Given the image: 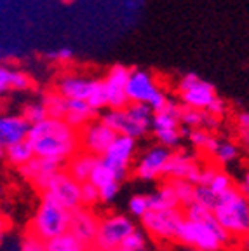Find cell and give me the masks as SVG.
I'll list each match as a JSON object with an SVG mask.
<instances>
[{"mask_svg": "<svg viewBox=\"0 0 249 251\" xmlns=\"http://www.w3.org/2000/svg\"><path fill=\"white\" fill-rule=\"evenodd\" d=\"M176 239L183 243L185 246L192 250L202 251H220L223 246L228 244L232 239L228 232L218 224L213 211L202 220H190L185 218L183 224L179 225V230Z\"/></svg>", "mask_w": 249, "mask_h": 251, "instance_id": "2", "label": "cell"}, {"mask_svg": "<svg viewBox=\"0 0 249 251\" xmlns=\"http://www.w3.org/2000/svg\"><path fill=\"white\" fill-rule=\"evenodd\" d=\"M11 86L16 91H26L31 87V78L28 77L25 72L20 70H12V78H11Z\"/></svg>", "mask_w": 249, "mask_h": 251, "instance_id": "40", "label": "cell"}, {"mask_svg": "<svg viewBox=\"0 0 249 251\" xmlns=\"http://www.w3.org/2000/svg\"><path fill=\"white\" fill-rule=\"evenodd\" d=\"M20 169V173L26 178L28 181L35 185L39 190H44L47 185V181L54 176L59 169H63V164L52 159H46V157L33 155L26 164H23Z\"/></svg>", "mask_w": 249, "mask_h": 251, "instance_id": "14", "label": "cell"}, {"mask_svg": "<svg viewBox=\"0 0 249 251\" xmlns=\"http://www.w3.org/2000/svg\"><path fill=\"white\" fill-rule=\"evenodd\" d=\"M171 153V149L164 145L152 147L150 150H147L140 157V161L136 162V169H134L136 176L147 181H152L164 176V169H166V164H168Z\"/></svg>", "mask_w": 249, "mask_h": 251, "instance_id": "13", "label": "cell"}, {"mask_svg": "<svg viewBox=\"0 0 249 251\" xmlns=\"http://www.w3.org/2000/svg\"><path fill=\"white\" fill-rule=\"evenodd\" d=\"M30 122L23 115H2L0 117V145L7 149L18 141L26 140Z\"/></svg>", "mask_w": 249, "mask_h": 251, "instance_id": "18", "label": "cell"}, {"mask_svg": "<svg viewBox=\"0 0 249 251\" xmlns=\"http://www.w3.org/2000/svg\"><path fill=\"white\" fill-rule=\"evenodd\" d=\"M21 115H23V117L30 122V126L37 124V122H40V121H44L46 117H49V115H47L46 106L42 105V101H40V103H30V105H26L23 108V114H21Z\"/></svg>", "mask_w": 249, "mask_h": 251, "instance_id": "35", "label": "cell"}, {"mask_svg": "<svg viewBox=\"0 0 249 251\" xmlns=\"http://www.w3.org/2000/svg\"><path fill=\"white\" fill-rule=\"evenodd\" d=\"M125 94L129 103H147L153 112H159L168 105V96L157 86L155 78L141 68H131L125 82Z\"/></svg>", "mask_w": 249, "mask_h": 251, "instance_id": "6", "label": "cell"}, {"mask_svg": "<svg viewBox=\"0 0 249 251\" xmlns=\"http://www.w3.org/2000/svg\"><path fill=\"white\" fill-rule=\"evenodd\" d=\"M89 251H96V250H93V248H91V250H89Z\"/></svg>", "mask_w": 249, "mask_h": 251, "instance_id": "52", "label": "cell"}, {"mask_svg": "<svg viewBox=\"0 0 249 251\" xmlns=\"http://www.w3.org/2000/svg\"><path fill=\"white\" fill-rule=\"evenodd\" d=\"M131 68L124 65H113L105 77V87L108 94V108H124L129 105L127 94H125V82H127Z\"/></svg>", "mask_w": 249, "mask_h": 251, "instance_id": "15", "label": "cell"}, {"mask_svg": "<svg viewBox=\"0 0 249 251\" xmlns=\"http://www.w3.org/2000/svg\"><path fill=\"white\" fill-rule=\"evenodd\" d=\"M213 215L230 237H249V196L241 188L232 187L218 196Z\"/></svg>", "mask_w": 249, "mask_h": 251, "instance_id": "3", "label": "cell"}, {"mask_svg": "<svg viewBox=\"0 0 249 251\" xmlns=\"http://www.w3.org/2000/svg\"><path fill=\"white\" fill-rule=\"evenodd\" d=\"M207 187L211 188V192H214L216 196H222L223 192H226L228 188L234 187V183H232V178L226 175V173L223 171H214L213 178H211V181L207 183Z\"/></svg>", "mask_w": 249, "mask_h": 251, "instance_id": "33", "label": "cell"}, {"mask_svg": "<svg viewBox=\"0 0 249 251\" xmlns=\"http://www.w3.org/2000/svg\"><path fill=\"white\" fill-rule=\"evenodd\" d=\"M132 228H134L132 220L124 215H108L105 218H100L96 237H94L91 248L96 251L117 250Z\"/></svg>", "mask_w": 249, "mask_h": 251, "instance_id": "8", "label": "cell"}, {"mask_svg": "<svg viewBox=\"0 0 249 251\" xmlns=\"http://www.w3.org/2000/svg\"><path fill=\"white\" fill-rule=\"evenodd\" d=\"M218 201V196L214 192H211V188L207 185H195V190H194V202H199L206 206V208L213 209L214 204Z\"/></svg>", "mask_w": 249, "mask_h": 251, "instance_id": "34", "label": "cell"}, {"mask_svg": "<svg viewBox=\"0 0 249 251\" xmlns=\"http://www.w3.org/2000/svg\"><path fill=\"white\" fill-rule=\"evenodd\" d=\"M185 215L179 208L173 209H148L141 216V225L148 235L157 241L176 239L179 225L183 224Z\"/></svg>", "mask_w": 249, "mask_h": 251, "instance_id": "7", "label": "cell"}, {"mask_svg": "<svg viewBox=\"0 0 249 251\" xmlns=\"http://www.w3.org/2000/svg\"><path fill=\"white\" fill-rule=\"evenodd\" d=\"M100 190V201L101 202H112L115 197L119 196V190H121V181H108V183L98 187Z\"/></svg>", "mask_w": 249, "mask_h": 251, "instance_id": "39", "label": "cell"}, {"mask_svg": "<svg viewBox=\"0 0 249 251\" xmlns=\"http://www.w3.org/2000/svg\"><path fill=\"white\" fill-rule=\"evenodd\" d=\"M46 251H89L91 246H87L86 243H82L80 239H77L70 230L63 232V234L56 235L52 239L44 243Z\"/></svg>", "mask_w": 249, "mask_h": 251, "instance_id": "22", "label": "cell"}, {"mask_svg": "<svg viewBox=\"0 0 249 251\" xmlns=\"http://www.w3.org/2000/svg\"><path fill=\"white\" fill-rule=\"evenodd\" d=\"M42 105L46 106L47 115L49 117H65L66 114V98L63 94H59L58 91L52 93H46L42 98Z\"/></svg>", "mask_w": 249, "mask_h": 251, "instance_id": "26", "label": "cell"}, {"mask_svg": "<svg viewBox=\"0 0 249 251\" xmlns=\"http://www.w3.org/2000/svg\"><path fill=\"white\" fill-rule=\"evenodd\" d=\"M100 201V190L89 180L80 183V204L82 206H93Z\"/></svg>", "mask_w": 249, "mask_h": 251, "instance_id": "36", "label": "cell"}, {"mask_svg": "<svg viewBox=\"0 0 249 251\" xmlns=\"http://www.w3.org/2000/svg\"><path fill=\"white\" fill-rule=\"evenodd\" d=\"M26 140L35 155L61 164L80 150L78 131L61 117H46L37 124H31Z\"/></svg>", "mask_w": 249, "mask_h": 251, "instance_id": "1", "label": "cell"}, {"mask_svg": "<svg viewBox=\"0 0 249 251\" xmlns=\"http://www.w3.org/2000/svg\"><path fill=\"white\" fill-rule=\"evenodd\" d=\"M188 138H190V143L195 149L202 150V152H206V153H213L220 141L218 138L209 133V129H204V127L190 129L188 131Z\"/></svg>", "mask_w": 249, "mask_h": 251, "instance_id": "25", "label": "cell"}, {"mask_svg": "<svg viewBox=\"0 0 249 251\" xmlns=\"http://www.w3.org/2000/svg\"><path fill=\"white\" fill-rule=\"evenodd\" d=\"M214 159L220 162V164H230V162H234L235 159L239 157V147L235 145L234 141H218V145L214 149L213 152Z\"/></svg>", "mask_w": 249, "mask_h": 251, "instance_id": "27", "label": "cell"}, {"mask_svg": "<svg viewBox=\"0 0 249 251\" xmlns=\"http://www.w3.org/2000/svg\"><path fill=\"white\" fill-rule=\"evenodd\" d=\"M129 213L132 216H136V218H141L145 213L150 209V204H148V196H132L129 199Z\"/></svg>", "mask_w": 249, "mask_h": 251, "instance_id": "37", "label": "cell"}, {"mask_svg": "<svg viewBox=\"0 0 249 251\" xmlns=\"http://www.w3.org/2000/svg\"><path fill=\"white\" fill-rule=\"evenodd\" d=\"M96 161H98V155L86 152V150H78L75 155H72L70 159L66 161L65 169L72 178H75V180L78 181V183H84V181L89 180L91 171H93Z\"/></svg>", "mask_w": 249, "mask_h": 251, "instance_id": "20", "label": "cell"}, {"mask_svg": "<svg viewBox=\"0 0 249 251\" xmlns=\"http://www.w3.org/2000/svg\"><path fill=\"white\" fill-rule=\"evenodd\" d=\"M246 248L249 250V237H246Z\"/></svg>", "mask_w": 249, "mask_h": 251, "instance_id": "50", "label": "cell"}, {"mask_svg": "<svg viewBox=\"0 0 249 251\" xmlns=\"http://www.w3.org/2000/svg\"><path fill=\"white\" fill-rule=\"evenodd\" d=\"M33 155H35V153H33V149H31V145L28 143V140L18 141V143H14V145L5 149V159H7L9 164L14 166V168H21L23 164H26Z\"/></svg>", "mask_w": 249, "mask_h": 251, "instance_id": "24", "label": "cell"}, {"mask_svg": "<svg viewBox=\"0 0 249 251\" xmlns=\"http://www.w3.org/2000/svg\"><path fill=\"white\" fill-rule=\"evenodd\" d=\"M70 215V209H66L54 197H51L49 194H42V199H40L35 216L31 220L30 234L46 243V241L68 230Z\"/></svg>", "mask_w": 249, "mask_h": 251, "instance_id": "4", "label": "cell"}, {"mask_svg": "<svg viewBox=\"0 0 249 251\" xmlns=\"http://www.w3.org/2000/svg\"><path fill=\"white\" fill-rule=\"evenodd\" d=\"M207 112H209V114H213V115H216V117H222V115L226 112L225 101H223L222 98H218V96H216V98L213 100V103L207 106Z\"/></svg>", "mask_w": 249, "mask_h": 251, "instance_id": "44", "label": "cell"}, {"mask_svg": "<svg viewBox=\"0 0 249 251\" xmlns=\"http://www.w3.org/2000/svg\"><path fill=\"white\" fill-rule=\"evenodd\" d=\"M98 224H100V218L93 211H89L87 206H78L70 215L68 230L82 243H86L87 246H93V241L98 232Z\"/></svg>", "mask_w": 249, "mask_h": 251, "instance_id": "16", "label": "cell"}, {"mask_svg": "<svg viewBox=\"0 0 249 251\" xmlns=\"http://www.w3.org/2000/svg\"><path fill=\"white\" fill-rule=\"evenodd\" d=\"M96 78L80 77V75H65L58 80L56 91L63 94L66 100H86L93 93Z\"/></svg>", "mask_w": 249, "mask_h": 251, "instance_id": "19", "label": "cell"}, {"mask_svg": "<svg viewBox=\"0 0 249 251\" xmlns=\"http://www.w3.org/2000/svg\"><path fill=\"white\" fill-rule=\"evenodd\" d=\"M192 251H202V250H192Z\"/></svg>", "mask_w": 249, "mask_h": 251, "instance_id": "51", "label": "cell"}, {"mask_svg": "<svg viewBox=\"0 0 249 251\" xmlns=\"http://www.w3.org/2000/svg\"><path fill=\"white\" fill-rule=\"evenodd\" d=\"M121 246L131 251H145V248H147V235H145V232L138 230V228L134 227L125 235V239L122 241Z\"/></svg>", "mask_w": 249, "mask_h": 251, "instance_id": "32", "label": "cell"}, {"mask_svg": "<svg viewBox=\"0 0 249 251\" xmlns=\"http://www.w3.org/2000/svg\"><path fill=\"white\" fill-rule=\"evenodd\" d=\"M134 153H136V138L127 136V134H117L108 150L101 155V159L113 171L115 180L122 181L127 176Z\"/></svg>", "mask_w": 249, "mask_h": 251, "instance_id": "9", "label": "cell"}, {"mask_svg": "<svg viewBox=\"0 0 249 251\" xmlns=\"http://www.w3.org/2000/svg\"><path fill=\"white\" fill-rule=\"evenodd\" d=\"M0 159H5V149L0 145Z\"/></svg>", "mask_w": 249, "mask_h": 251, "instance_id": "48", "label": "cell"}, {"mask_svg": "<svg viewBox=\"0 0 249 251\" xmlns=\"http://www.w3.org/2000/svg\"><path fill=\"white\" fill-rule=\"evenodd\" d=\"M199 171H200V166L194 157L185 152H176L169 157L166 169H164V176L171 178V180H187L195 185Z\"/></svg>", "mask_w": 249, "mask_h": 251, "instance_id": "17", "label": "cell"}, {"mask_svg": "<svg viewBox=\"0 0 249 251\" xmlns=\"http://www.w3.org/2000/svg\"><path fill=\"white\" fill-rule=\"evenodd\" d=\"M181 101L187 106H194L199 110H207V106L216 98L214 86L211 82H206L195 74H187L181 77L178 84Z\"/></svg>", "mask_w": 249, "mask_h": 251, "instance_id": "10", "label": "cell"}, {"mask_svg": "<svg viewBox=\"0 0 249 251\" xmlns=\"http://www.w3.org/2000/svg\"><path fill=\"white\" fill-rule=\"evenodd\" d=\"M47 58L52 59V61H59V63H66L74 58V51L68 49V47H61V49H56V51L47 52Z\"/></svg>", "mask_w": 249, "mask_h": 251, "instance_id": "41", "label": "cell"}, {"mask_svg": "<svg viewBox=\"0 0 249 251\" xmlns=\"http://www.w3.org/2000/svg\"><path fill=\"white\" fill-rule=\"evenodd\" d=\"M113 251H131V250H125V248H117V250H113Z\"/></svg>", "mask_w": 249, "mask_h": 251, "instance_id": "49", "label": "cell"}, {"mask_svg": "<svg viewBox=\"0 0 249 251\" xmlns=\"http://www.w3.org/2000/svg\"><path fill=\"white\" fill-rule=\"evenodd\" d=\"M94 114L96 112L86 100H66V114L63 119L78 131L82 126H86L89 121H93Z\"/></svg>", "mask_w": 249, "mask_h": 251, "instance_id": "21", "label": "cell"}, {"mask_svg": "<svg viewBox=\"0 0 249 251\" xmlns=\"http://www.w3.org/2000/svg\"><path fill=\"white\" fill-rule=\"evenodd\" d=\"M115 176H113V171L108 168L105 161H103L101 157H98L96 164H94L93 171H91V176H89V181L94 183L96 187H101V185L108 183V181H113ZM117 181V180H115Z\"/></svg>", "mask_w": 249, "mask_h": 251, "instance_id": "28", "label": "cell"}, {"mask_svg": "<svg viewBox=\"0 0 249 251\" xmlns=\"http://www.w3.org/2000/svg\"><path fill=\"white\" fill-rule=\"evenodd\" d=\"M141 2L140 0H125V9H131V11H136L140 9Z\"/></svg>", "mask_w": 249, "mask_h": 251, "instance_id": "47", "label": "cell"}, {"mask_svg": "<svg viewBox=\"0 0 249 251\" xmlns=\"http://www.w3.org/2000/svg\"><path fill=\"white\" fill-rule=\"evenodd\" d=\"M11 78H12V70H9L7 67H2V65H0V94H4L5 91L12 89Z\"/></svg>", "mask_w": 249, "mask_h": 251, "instance_id": "42", "label": "cell"}, {"mask_svg": "<svg viewBox=\"0 0 249 251\" xmlns=\"http://www.w3.org/2000/svg\"><path fill=\"white\" fill-rule=\"evenodd\" d=\"M115 136H117V133L112 127H108L101 119L100 121H89L86 126H82L78 129L80 150H86V152L101 157L108 150V147L112 145Z\"/></svg>", "mask_w": 249, "mask_h": 251, "instance_id": "11", "label": "cell"}, {"mask_svg": "<svg viewBox=\"0 0 249 251\" xmlns=\"http://www.w3.org/2000/svg\"><path fill=\"white\" fill-rule=\"evenodd\" d=\"M171 187L174 190L176 197H178L179 206H188L190 202H194V190L195 185L190 183L187 180H171Z\"/></svg>", "mask_w": 249, "mask_h": 251, "instance_id": "29", "label": "cell"}, {"mask_svg": "<svg viewBox=\"0 0 249 251\" xmlns=\"http://www.w3.org/2000/svg\"><path fill=\"white\" fill-rule=\"evenodd\" d=\"M148 204H150V209H173L179 208L178 197H176L174 190H173L171 183L162 185L159 190L148 196Z\"/></svg>", "mask_w": 249, "mask_h": 251, "instance_id": "23", "label": "cell"}, {"mask_svg": "<svg viewBox=\"0 0 249 251\" xmlns=\"http://www.w3.org/2000/svg\"><path fill=\"white\" fill-rule=\"evenodd\" d=\"M155 138L159 140L160 145L168 147V149H174V147L179 145L181 141V136H183V131L179 127H169V129H157L153 131Z\"/></svg>", "mask_w": 249, "mask_h": 251, "instance_id": "31", "label": "cell"}, {"mask_svg": "<svg viewBox=\"0 0 249 251\" xmlns=\"http://www.w3.org/2000/svg\"><path fill=\"white\" fill-rule=\"evenodd\" d=\"M87 103L93 106L94 112L108 106V94H106V87L103 80H96V84H94V87H93V93H91V96L87 98Z\"/></svg>", "mask_w": 249, "mask_h": 251, "instance_id": "30", "label": "cell"}, {"mask_svg": "<svg viewBox=\"0 0 249 251\" xmlns=\"http://www.w3.org/2000/svg\"><path fill=\"white\" fill-rule=\"evenodd\" d=\"M153 110L147 103H129L124 108H110L101 115V121L117 134L141 138L152 126Z\"/></svg>", "mask_w": 249, "mask_h": 251, "instance_id": "5", "label": "cell"}, {"mask_svg": "<svg viewBox=\"0 0 249 251\" xmlns=\"http://www.w3.org/2000/svg\"><path fill=\"white\" fill-rule=\"evenodd\" d=\"M23 251H46L44 248V241L37 239L35 235H28L26 239L23 241Z\"/></svg>", "mask_w": 249, "mask_h": 251, "instance_id": "43", "label": "cell"}, {"mask_svg": "<svg viewBox=\"0 0 249 251\" xmlns=\"http://www.w3.org/2000/svg\"><path fill=\"white\" fill-rule=\"evenodd\" d=\"M42 194H49L58 202H61L66 209H77L80 204V183L75 178H72L66 169H59L51 180L47 181Z\"/></svg>", "mask_w": 249, "mask_h": 251, "instance_id": "12", "label": "cell"}, {"mask_svg": "<svg viewBox=\"0 0 249 251\" xmlns=\"http://www.w3.org/2000/svg\"><path fill=\"white\" fill-rule=\"evenodd\" d=\"M239 188H241L246 196H249V173H246L244 180H242V183H241V187H239Z\"/></svg>", "mask_w": 249, "mask_h": 251, "instance_id": "46", "label": "cell"}, {"mask_svg": "<svg viewBox=\"0 0 249 251\" xmlns=\"http://www.w3.org/2000/svg\"><path fill=\"white\" fill-rule=\"evenodd\" d=\"M214 171H216V168H213V166H206V168L200 166V171H199V176H197V183L195 185H207L211 181V178H213Z\"/></svg>", "mask_w": 249, "mask_h": 251, "instance_id": "45", "label": "cell"}, {"mask_svg": "<svg viewBox=\"0 0 249 251\" xmlns=\"http://www.w3.org/2000/svg\"><path fill=\"white\" fill-rule=\"evenodd\" d=\"M237 133L241 145L249 152V112H242L237 117Z\"/></svg>", "mask_w": 249, "mask_h": 251, "instance_id": "38", "label": "cell"}]
</instances>
